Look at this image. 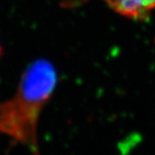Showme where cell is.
Listing matches in <instances>:
<instances>
[{"label": "cell", "mask_w": 155, "mask_h": 155, "mask_svg": "<svg viewBox=\"0 0 155 155\" xmlns=\"http://www.w3.org/2000/svg\"><path fill=\"white\" fill-rule=\"evenodd\" d=\"M58 81L54 66L48 60L33 61L22 73L16 92L0 102V134L11 147L22 146L32 155H41L38 122Z\"/></svg>", "instance_id": "cell-1"}, {"label": "cell", "mask_w": 155, "mask_h": 155, "mask_svg": "<svg viewBox=\"0 0 155 155\" xmlns=\"http://www.w3.org/2000/svg\"><path fill=\"white\" fill-rule=\"evenodd\" d=\"M112 10L133 19H145L155 11V0H104Z\"/></svg>", "instance_id": "cell-2"}, {"label": "cell", "mask_w": 155, "mask_h": 155, "mask_svg": "<svg viewBox=\"0 0 155 155\" xmlns=\"http://www.w3.org/2000/svg\"><path fill=\"white\" fill-rule=\"evenodd\" d=\"M1 54H2V47L0 45V57H1Z\"/></svg>", "instance_id": "cell-3"}]
</instances>
